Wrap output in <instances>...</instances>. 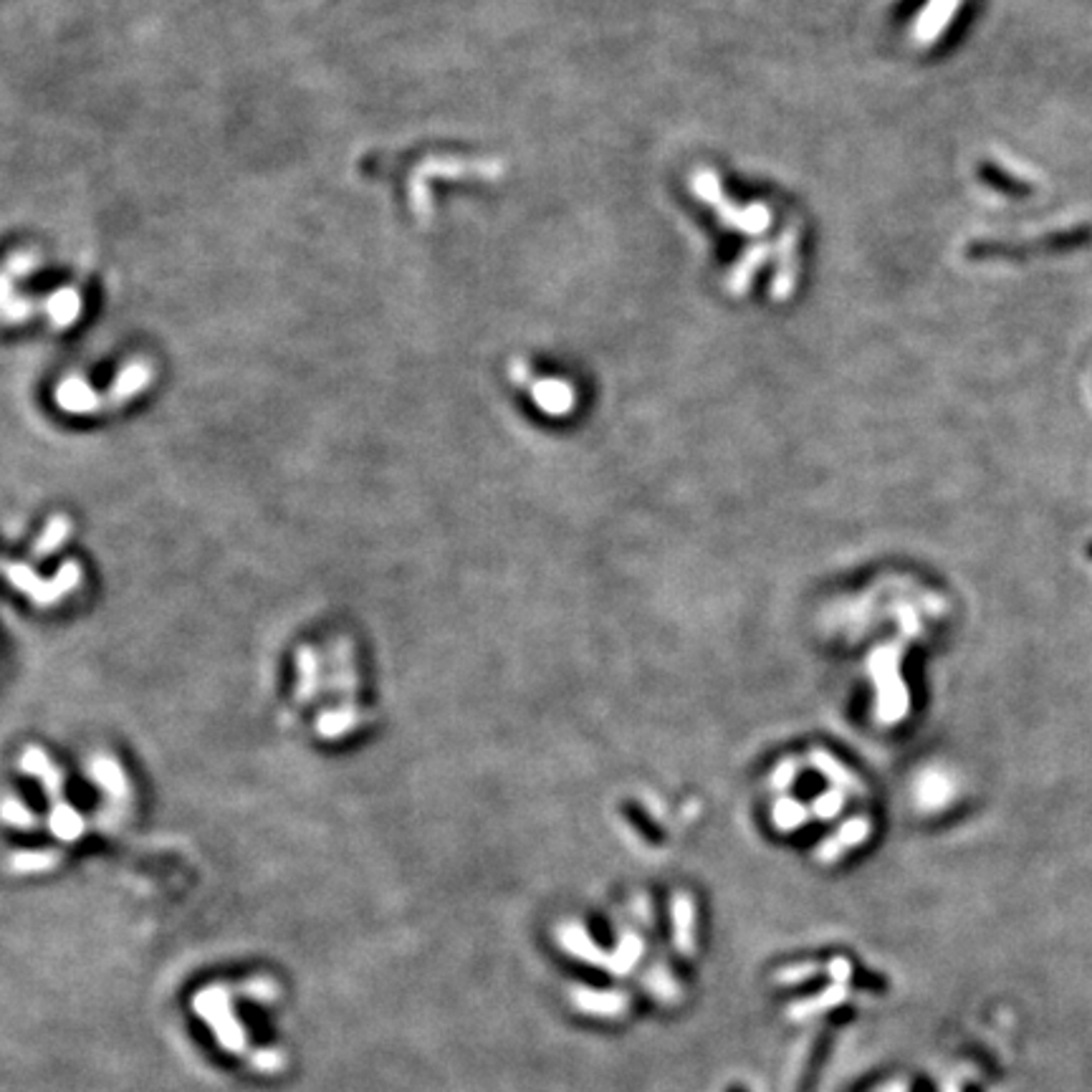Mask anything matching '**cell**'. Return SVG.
<instances>
[{
  "instance_id": "obj_12",
  "label": "cell",
  "mask_w": 1092,
  "mask_h": 1092,
  "mask_svg": "<svg viewBox=\"0 0 1092 1092\" xmlns=\"http://www.w3.org/2000/svg\"><path fill=\"white\" fill-rule=\"evenodd\" d=\"M69 534H71L69 516H61V514L54 516V519L46 524L43 534L38 536V541H35V546H33L35 559H43V556L54 554V551L59 549L66 539H69Z\"/></svg>"
},
{
  "instance_id": "obj_7",
  "label": "cell",
  "mask_w": 1092,
  "mask_h": 1092,
  "mask_svg": "<svg viewBox=\"0 0 1092 1092\" xmlns=\"http://www.w3.org/2000/svg\"><path fill=\"white\" fill-rule=\"evenodd\" d=\"M91 779L109 794V799H114L116 804L124 802L129 797V784H126L124 771H121L119 763L111 756H94L89 763Z\"/></svg>"
},
{
  "instance_id": "obj_5",
  "label": "cell",
  "mask_w": 1092,
  "mask_h": 1092,
  "mask_svg": "<svg viewBox=\"0 0 1092 1092\" xmlns=\"http://www.w3.org/2000/svg\"><path fill=\"white\" fill-rule=\"evenodd\" d=\"M961 3H964V0H928L913 25L915 43L933 46L935 40H938V35L948 28L953 15L959 13Z\"/></svg>"
},
{
  "instance_id": "obj_2",
  "label": "cell",
  "mask_w": 1092,
  "mask_h": 1092,
  "mask_svg": "<svg viewBox=\"0 0 1092 1092\" xmlns=\"http://www.w3.org/2000/svg\"><path fill=\"white\" fill-rule=\"evenodd\" d=\"M192 1009L210 1026V1031L215 1034L217 1044H220L222 1050H228L231 1055H248L246 1029H243L241 1021H238L231 1001V991H228L225 986L212 984L207 986V989H202L200 994H195V999H192Z\"/></svg>"
},
{
  "instance_id": "obj_9",
  "label": "cell",
  "mask_w": 1092,
  "mask_h": 1092,
  "mask_svg": "<svg viewBox=\"0 0 1092 1092\" xmlns=\"http://www.w3.org/2000/svg\"><path fill=\"white\" fill-rule=\"evenodd\" d=\"M49 827L51 832H54V837H59L61 842H74V839H79L81 834H84V817H81L71 804H66L64 799H61V802H56L54 807H51Z\"/></svg>"
},
{
  "instance_id": "obj_3",
  "label": "cell",
  "mask_w": 1092,
  "mask_h": 1092,
  "mask_svg": "<svg viewBox=\"0 0 1092 1092\" xmlns=\"http://www.w3.org/2000/svg\"><path fill=\"white\" fill-rule=\"evenodd\" d=\"M3 571H5V576H8L10 584H13L18 592H23V595H28L35 607H51V605H56V602H61L64 597H69L71 592L79 586L81 576H84L81 574V566L76 564V561H66V564L59 569V574L49 581L40 579L30 566L15 564V561L5 564Z\"/></svg>"
},
{
  "instance_id": "obj_1",
  "label": "cell",
  "mask_w": 1092,
  "mask_h": 1092,
  "mask_svg": "<svg viewBox=\"0 0 1092 1092\" xmlns=\"http://www.w3.org/2000/svg\"><path fill=\"white\" fill-rule=\"evenodd\" d=\"M766 799L779 832H817L814 847L827 859L862 847L878 829L873 787L824 748L779 761L766 779Z\"/></svg>"
},
{
  "instance_id": "obj_15",
  "label": "cell",
  "mask_w": 1092,
  "mask_h": 1092,
  "mask_svg": "<svg viewBox=\"0 0 1092 1092\" xmlns=\"http://www.w3.org/2000/svg\"><path fill=\"white\" fill-rule=\"evenodd\" d=\"M766 256H768V248H766V246H756V248H751V251H748L746 256L741 258V261H738L736 271H733V273H731V278H728V281H731V291L741 293L743 288H746L748 278L753 276V271H756V268L761 266V263H766Z\"/></svg>"
},
{
  "instance_id": "obj_6",
  "label": "cell",
  "mask_w": 1092,
  "mask_h": 1092,
  "mask_svg": "<svg viewBox=\"0 0 1092 1092\" xmlns=\"http://www.w3.org/2000/svg\"><path fill=\"white\" fill-rule=\"evenodd\" d=\"M20 768H23L25 774H30V777L38 779L40 784H43L46 794L51 797V802H61L64 799V774H61V768L56 766L54 761H51L49 753L43 751L40 746H28L23 751V758H20Z\"/></svg>"
},
{
  "instance_id": "obj_13",
  "label": "cell",
  "mask_w": 1092,
  "mask_h": 1092,
  "mask_svg": "<svg viewBox=\"0 0 1092 1092\" xmlns=\"http://www.w3.org/2000/svg\"><path fill=\"white\" fill-rule=\"evenodd\" d=\"M574 1004L579 1009L589 1011V1014H620L622 1006H625V996L620 994H597V991H584L579 989L574 994Z\"/></svg>"
},
{
  "instance_id": "obj_8",
  "label": "cell",
  "mask_w": 1092,
  "mask_h": 1092,
  "mask_svg": "<svg viewBox=\"0 0 1092 1092\" xmlns=\"http://www.w3.org/2000/svg\"><path fill=\"white\" fill-rule=\"evenodd\" d=\"M797 231H787L782 236L779 246V268L774 276V298H787L794 291V276H797Z\"/></svg>"
},
{
  "instance_id": "obj_17",
  "label": "cell",
  "mask_w": 1092,
  "mask_h": 1092,
  "mask_svg": "<svg viewBox=\"0 0 1092 1092\" xmlns=\"http://www.w3.org/2000/svg\"><path fill=\"white\" fill-rule=\"evenodd\" d=\"M248 1060H251V1065L256 1067L258 1072H276L281 1070V1067H286V1055H281L278 1050H258L253 1052V1055H248Z\"/></svg>"
},
{
  "instance_id": "obj_16",
  "label": "cell",
  "mask_w": 1092,
  "mask_h": 1092,
  "mask_svg": "<svg viewBox=\"0 0 1092 1092\" xmlns=\"http://www.w3.org/2000/svg\"><path fill=\"white\" fill-rule=\"evenodd\" d=\"M0 819H3L5 824H10V827L20 829L35 827V822H38V819L33 817V812H30L25 804H20L18 799H5V802L0 804Z\"/></svg>"
},
{
  "instance_id": "obj_14",
  "label": "cell",
  "mask_w": 1092,
  "mask_h": 1092,
  "mask_svg": "<svg viewBox=\"0 0 1092 1092\" xmlns=\"http://www.w3.org/2000/svg\"><path fill=\"white\" fill-rule=\"evenodd\" d=\"M298 665V698L308 701L318 686V657L311 647H301L296 655Z\"/></svg>"
},
{
  "instance_id": "obj_4",
  "label": "cell",
  "mask_w": 1092,
  "mask_h": 1092,
  "mask_svg": "<svg viewBox=\"0 0 1092 1092\" xmlns=\"http://www.w3.org/2000/svg\"><path fill=\"white\" fill-rule=\"evenodd\" d=\"M696 192L703 197V200L713 202L716 205V210L721 212V217L726 220V225L731 228H738V231L743 233H761L766 231L768 225H771V210H768L763 202H751L748 207H733L728 205L726 200L721 197V185H718V177L713 175L711 170H701L696 175Z\"/></svg>"
},
{
  "instance_id": "obj_11",
  "label": "cell",
  "mask_w": 1092,
  "mask_h": 1092,
  "mask_svg": "<svg viewBox=\"0 0 1092 1092\" xmlns=\"http://www.w3.org/2000/svg\"><path fill=\"white\" fill-rule=\"evenodd\" d=\"M534 397L541 407L554 415L569 413L571 404H574V392H571L569 384L559 382V379H546V382L541 379V382H536Z\"/></svg>"
},
{
  "instance_id": "obj_10",
  "label": "cell",
  "mask_w": 1092,
  "mask_h": 1092,
  "mask_svg": "<svg viewBox=\"0 0 1092 1092\" xmlns=\"http://www.w3.org/2000/svg\"><path fill=\"white\" fill-rule=\"evenodd\" d=\"M61 862L59 849H28V852H15L8 857V870L15 875H38L49 873Z\"/></svg>"
}]
</instances>
